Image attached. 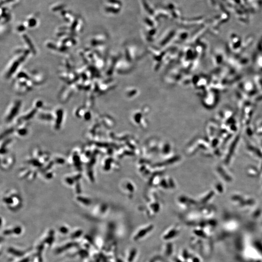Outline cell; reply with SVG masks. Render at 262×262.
<instances>
[{
	"instance_id": "6da1fadb",
	"label": "cell",
	"mask_w": 262,
	"mask_h": 262,
	"mask_svg": "<svg viewBox=\"0 0 262 262\" xmlns=\"http://www.w3.org/2000/svg\"><path fill=\"white\" fill-rule=\"evenodd\" d=\"M149 230V229H148L143 230L140 232H139L137 235V237H135V238H137V239L139 238H142L143 236H144L146 233L149 232V231H148Z\"/></svg>"
},
{
	"instance_id": "7a4b0ae2",
	"label": "cell",
	"mask_w": 262,
	"mask_h": 262,
	"mask_svg": "<svg viewBox=\"0 0 262 262\" xmlns=\"http://www.w3.org/2000/svg\"><path fill=\"white\" fill-rule=\"evenodd\" d=\"M135 251L134 250V251H132V253H131V255L130 256V257H129V261H131L133 259H134V256H135Z\"/></svg>"
},
{
	"instance_id": "3957f363",
	"label": "cell",
	"mask_w": 262,
	"mask_h": 262,
	"mask_svg": "<svg viewBox=\"0 0 262 262\" xmlns=\"http://www.w3.org/2000/svg\"><path fill=\"white\" fill-rule=\"evenodd\" d=\"M176 234V232H175V231H172V232H171L170 233H168V238H172V236Z\"/></svg>"
}]
</instances>
